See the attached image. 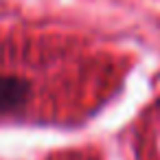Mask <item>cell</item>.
I'll list each match as a JSON object with an SVG mask.
<instances>
[{"mask_svg": "<svg viewBox=\"0 0 160 160\" xmlns=\"http://www.w3.org/2000/svg\"><path fill=\"white\" fill-rule=\"evenodd\" d=\"M27 86L18 77H5L0 75V112H9L18 110L27 101Z\"/></svg>", "mask_w": 160, "mask_h": 160, "instance_id": "1", "label": "cell"}]
</instances>
